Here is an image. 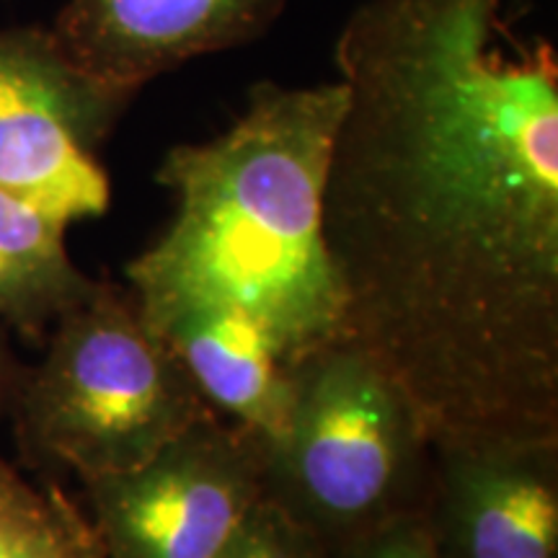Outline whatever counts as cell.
<instances>
[{
	"mask_svg": "<svg viewBox=\"0 0 558 558\" xmlns=\"http://www.w3.org/2000/svg\"><path fill=\"white\" fill-rule=\"evenodd\" d=\"M218 558H329V550L264 494Z\"/></svg>",
	"mask_w": 558,
	"mask_h": 558,
	"instance_id": "7c38bea8",
	"label": "cell"
},
{
	"mask_svg": "<svg viewBox=\"0 0 558 558\" xmlns=\"http://www.w3.org/2000/svg\"><path fill=\"white\" fill-rule=\"evenodd\" d=\"M424 518L437 558H558V439L432 448Z\"/></svg>",
	"mask_w": 558,
	"mask_h": 558,
	"instance_id": "52a82bcc",
	"label": "cell"
},
{
	"mask_svg": "<svg viewBox=\"0 0 558 558\" xmlns=\"http://www.w3.org/2000/svg\"><path fill=\"white\" fill-rule=\"evenodd\" d=\"M341 81H262L228 130L181 143L156 181L173 218L128 264L145 320L207 311L254 329L284 369L347 337L344 292L324 239V184Z\"/></svg>",
	"mask_w": 558,
	"mask_h": 558,
	"instance_id": "7a4b0ae2",
	"label": "cell"
},
{
	"mask_svg": "<svg viewBox=\"0 0 558 558\" xmlns=\"http://www.w3.org/2000/svg\"><path fill=\"white\" fill-rule=\"evenodd\" d=\"M290 0H68L52 24L65 52L109 86L137 94L194 58L267 34Z\"/></svg>",
	"mask_w": 558,
	"mask_h": 558,
	"instance_id": "ba28073f",
	"label": "cell"
},
{
	"mask_svg": "<svg viewBox=\"0 0 558 558\" xmlns=\"http://www.w3.org/2000/svg\"><path fill=\"white\" fill-rule=\"evenodd\" d=\"M9 411L21 448L88 484L145 463L215 409L130 292L94 282L21 369Z\"/></svg>",
	"mask_w": 558,
	"mask_h": 558,
	"instance_id": "3957f363",
	"label": "cell"
},
{
	"mask_svg": "<svg viewBox=\"0 0 558 558\" xmlns=\"http://www.w3.org/2000/svg\"><path fill=\"white\" fill-rule=\"evenodd\" d=\"M0 558H107L86 509L0 456Z\"/></svg>",
	"mask_w": 558,
	"mask_h": 558,
	"instance_id": "8fae6325",
	"label": "cell"
},
{
	"mask_svg": "<svg viewBox=\"0 0 558 558\" xmlns=\"http://www.w3.org/2000/svg\"><path fill=\"white\" fill-rule=\"evenodd\" d=\"M267 445L218 411L135 469L83 484L107 558H218L264 497Z\"/></svg>",
	"mask_w": 558,
	"mask_h": 558,
	"instance_id": "8992f818",
	"label": "cell"
},
{
	"mask_svg": "<svg viewBox=\"0 0 558 558\" xmlns=\"http://www.w3.org/2000/svg\"><path fill=\"white\" fill-rule=\"evenodd\" d=\"M329 558H437V554L422 509L375 530L352 546L333 550Z\"/></svg>",
	"mask_w": 558,
	"mask_h": 558,
	"instance_id": "4fadbf2b",
	"label": "cell"
},
{
	"mask_svg": "<svg viewBox=\"0 0 558 558\" xmlns=\"http://www.w3.org/2000/svg\"><path fill=\"white\" fill-rule=\"evenodd\" d=\"M5 333L9 331L0 329V411L11 407L13 390H16L21 369H24L16 360H13V352L9 347V339H5Z\"/></svg>",
	"mask_w": 558,
	"mask_h": 558,
	"instance_id": "5bb4252c",
	"label": "cell"
},
{
	"mask_svg": "<svg viewBox=\"0 0 558 558\" xmlns=\"http://www.w3.org/2000/svg\"><path fill=\"white\" fill-rule=\"evenodd\" d=\"M70 226L0 190V329L41 339L96 279L70 259Z\"/></svg>",
	"mask_w": 558,
	"mask_h": 558,
	"instance_id": "30bf717a",
	"label": "cell"
},
{
	"mask_svg": "<svg viewBox=\"0 0 558 558\" xmlns=\"http://www.w3.org/2000/svg\"><path fill=\"white\" fill-rule=\"evenodd\" d=\"M292 375L290 422L264 494L329 554L427 505L432 445L401 388L339 339Z\"/></svg>",
	"mask_w": 558,
	"mask_h": 558,
	"instance_id": "277c9868",
	"label": "cell"
},
{
	"mask_svg": "<svg viewBox=\"0 0 558 558\" xmlns=\"http://www.w3.org/2000/svg\"><path fill=\"white\" fill-rule=\"evenodd\" d=\"M324 239L347 337L432 448L558 439V54L512 0H365Z\"/></svg>",
	"mask_w": 558,
	"mask_h": 558,
	"instance_id": "6da1fadb",
	"label": "cell"
},
{
	"mask_svg": "<svg viewBox=\"0 0 558 558\" xmlns=\"http://www.w3.org/2000/svg\"><path fill=\"white\" fill-rule=\"evenodd\" d=\"M135 96L81 68L52 29H0V190L68 226L101 218L99 148Z\"/></svg>",
	"mask_w": 558,
	"mask_h": 558,
	"instance_id": "5b68a950",
	"label": "cell"
},
{
	"mask_svg": "<svg viewBox=\"0 0 558 558\" xmlns=\"http://www.w3.org/2000/svg\"><path fill=\"white\" fill-rule=\"evenodd\" d=\"M181 360L218 414L264 439L282 442L290 422L292 375L241 320L207 311H171L145 320Z\"/></svg>",
	"mask_w": 558,
	"mask_h": 558,
	"instance_id": "9c48e42d",
	"label": "cell"
}]
</instances>
